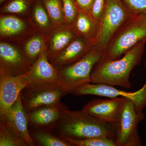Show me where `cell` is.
Returning a JSON list of instances; mask_svg holds the SVG:
<instances>
[{
	"label": "cell",
	"mask_w": 146,
	"mask_h": 146,
	"mask_svg": "<svg viewBox=\"0 0 146 146\" xmlns=\"http://www.w3.org/2000/svg\"><path fill=\"white\" fill-rule=\"evenodd\" d=\"M146 42V40L139 42L117 59L100 60L91 73V83L130 89L131 73L141 62Z\"/></svg>",
	"instance_id": "obj_1"
},
{
	"label": "cell",
	"mask_w": 146,
	"mask_h": 146,
	"mask_svg": "<svg viewBox=\"0 0 146 146\" xmlns=\"http://www.w3.org/2000/svg\"><path fill=\"white\" fill-rule=\"evenodd\" d=\"M51 131H55L56 136L66 141L94 137H105L115 141L116 125L98 121L82 110H68Z\"/></svg>",
	"instance_id": "obj_2"
},
{
	"label": "cell",
	"mask_w": 146,
	"mask_h": 146,
	"mask_svg": "<svg viewBox=\"0 0 146 146\" xmlns=\"http://www.w3.org/2000/svg\"><path fill=\"white\" fill-rule=\"evenodd\" d=\"M143 40H146V14L131 15L110 39L101 60L119 58Z\"/></svg>",
	"instance_id": "obj_3"
},
{
	"label": "cell",
	"mask_w": 146,
	"mask_h": 146,
	"mask_svg": "<svg viewBox=\"0 0 146 146\" xmlns=\"http://www.w3.org/2000/svg\"><path fill=\"white\" fill-rule=\"evenodd\" d=\"M104 54L102 49L94 46L78 60L58 69L59 84L66 94H71L78 87L91 83L92 71Z\"/></svg>",
	"instance_id": "obj_4"
},
{
	"label": "cell",
	"mask_w": 146,
	"mask_h": 146,
	"mask_svg": "<svg viewBox=\"0 0 146 146\" xmlns=\"http://www.w3.org/2000/svg\"><path fill=\"white\" fill-rule=\"evenodd\" d=\"M121 0H106L95 46L105 50L115 33L131 16Z\"/></svg>",
	"instance_id": "obj_5"
},
{
	"label": "cell",
	"mask_w": 146,
	"mask_h": 146,
	"mask_svg": "<svg viewBox=\"0 0 146 146\" xmlns=\"http://www.w3.org/2000/svg\"><path fill=\"white\" fill-rule=\"evenodd\" d=\"M144 117V114H137L133 102L126 99L116 123V146L142 145L141 138L138 133V125Z\"/></svg>",
	"instance_id": "obj_6"
},
{
	"label": "cell",
	"mask_w": 146,
	"mask_h": 146,
	"mask_svg": "<svg viewBox=\"0 0 146 146\" xmlns=\"http://www.w3.org/2000/svg\"><path fill=\"white\" fill-rule=\"evenodd\" d=\"M66 95L60 84H28L21 93L23 106L27 112L38 108L56 104Z\"/></svg>",
	"instance_id": "obj_7"
},
{
	"label": "cell",
	"mask_w": 146,
	"mask_h": 146,
	"mask_svg": "<svg viewBox=\"0 0 146 146\" xmlns=\"http://www.w3.org/2000/svg\"><path fill=\"white\" fill-rule=\"evenodd\" d=\"M146 69V62L145 63ZM76 96L93 95L109 98L123 97L133 102L137 114H143V110L146 106V82L142 88L135 92H128L115 88L114 86L89 83L82 85L72 92Z\"/></svg>",
	"instance_id": "obj_8"
},
{
	"label": "cell",
	"mask_w": 146,
	"mask_h": 146,
	"mask_svg": "<svg viewBox=\"0 0 146 146\" xmlns=\"http://www.w3.org/2000/svg\"><path fill=\"white\" fill-rule=\"evenodd\" d=\"M28 84L25 74L11 76L0 73V126L5 125L12 106Z\"/></svg>",
	"instance_id": "obj_9"
},
{
	"label": "cell",
	"mask_w": 146,
	"mask_h": 146,
	"mask_svg": "<svg viewBox=\"0 0 146 146\" xmlns=\"http://www.w3.org/2000/svg\"><path fill=\"white\" fill-rule=\"evenodd\" d=\"M32 65L24 51L5 42L0 43V73L11 76L23 75Z\"/></svg>",
	"instance_id": "obj_10"
},
{
	"label": "cell",
	"mask_w": 146,
	"mask_h": 146,
	"mask_svg": "<svg viewBox=\"0 0 146 146\" xmlns=\"http://www.w3.org/2000/svg\"><path fill=\"white\" fill-rule=\"evenodd\" d=\"M110 98L92 100L84 106L82 110L87 115L98 121L116 123L126 98L123 97Z\"/></svg>",
	"instance_id": "obj_11"
},
{
	"label": "cell",
	"mask_w": 146,
	"mask_h": 146,
	"mask_svg": "<svg viewBox=\"0 0 146 146\" xmlns=\"http://www.w3.org/2000/svg\"><path fill=\"white\" fill-rule=\"evenodd\" d=\"M68 110V106L61 102L38 108L27 112L29 126L51 131Z\"/></svg>",
	"instance_id": "obj_12"
},
{
	"label": "cell",
	"mask_w": 146,
	"mask_h": 146,
	"mask_svg": "<svg viewBox=\"0 0 146 146\" xmlns=\"http://www.w3.org/2000/svg\"><path fill=\"white\" fill-rule=\"evenodd\" d=\"M25 75L29 84H59V70L50 62L46 46L30 70Z\"/></svg>",
	"instance_id": "obj_13"
},
{
	"label": "cell",
	"mask_w": 146,
	"mask_h": 146,
	"mask_svg": "<svg viewBox=\"0 0 146 146\" xmlns=\"http://www.w3.org/2000/svg\"><path fill=\"white\" fill-rule=\"evenodd\" d=\"M5 126L13 134L26 141L29 146H35L29 131L27 113L23 106L21 94L9 112Z\"/></svg>",
	"instance_id": "obj_14"
},
{
	"label": "cell",
	"mask_w": 146,
	"mask_h": 146,
	"mask_svg": "<svg viewBox=\"0 0 146 146\" xmlns=\"http://www.w3.org/2000/svg\"><path fill=\"white\" fill-rule=\"evenodd\" d=\"M94 46V43L89 40L77 36L63 51L49 60L59 69L78 60Z\"/></svg>",
	"instance_id": "obj_15"
},
{
	"label": "cell",
	"mask_w": 146,
	"mask_h": 146,
	"mask_svg": "<svg viewBox=\"0 0 146 146\" xmlns=\"http://www.w3.org/2000/svg\"><path fill=\"white\" fill-rule=\"evenodd\" d=\"M72 27L68 25L56 26L50 34L46 51L48 59L57 55L76 37Z\"/></svg>",
	"instance_id": "obj_16"
},
{
	"label": "cell",
	"mask_w": 146,
	"mask_h": 146,
	"mask_svg": "<svg viewBox=\"0 0 146 146\" xmlns=\"http://www.w3.org/2000/svg\"><path fill=\"white\" fill-rule=\"evenodd\" d=\"M71 27L77 36L96 45L99 32V23L93 19L89 13L80 9Z\"/></svg>",
	"instance_id": "obj_17"
},
{
	"label": "cell",
	"mask_w": 146,
	"mask_h": 146,
	"mask_svg": "<svg viewBox=\"0 0 146 146\" xmlns=\"http://www.w3.org/2000/svg\"><path fill=\"white\" fill-rule=\"evenodd\" d=\"M27 25L21 18L13 16H2L0 18V35L2 38L19 36L27 29Z\"/></svg>",
	"instance_id": "obj_18"
},
{
	"label": "cell",
	"mask_w": 146,
	"mask_h": 146,
	"mask_svg": "<svg viewBox=\"0 0 146 146\" xmlns=\"http://www.w3.org/2000/svg\"><path fill=\"white\" fill-rule=\"evenodd\" d=\"M33 141L40 146H73L68 141L54 135L49 131L29 128Z\"/></svg>",
	"instance_id": "obj_19"
},
{
	"label": "cell",
	"mask_w": 146,
	"mask_h": 146,
	"mask_svg": "<svg viewBox=\"0 0 146 146\" xmlns=\"http://www.w3.org/2000/svg\"><path fill=\"white\" fill-rule=\"evenodd\" d=\"M47 39L43 35L33 36L24 46V52L32 65L38 59L42 51L46 46Z\"/></svg>",
	"instance_id": "obj_20"
},
{
	"label": "cell",
	"mask_w": 146,
	"mask_h": 146,
	"mask_svg": "<svg viewBox=\"0 0 146 146\" xmlns=\"http://www.w3.org/2000/svg\"><path fill=\"white\" fill-rule=\"evenodd\" d=\"M32 7L33 18L36 25L43 31L50 29L51 20L42 1H35Z\"/></svg>",
	"instance_id": "obj_21"
},
{
	"label": "cell",
	"mask_w": 146,
	"mask_h": 146,
	"mask_svg": "<svg viewBox=\"0 0 146 146\" xmlns=\"http://www.w3.org/2000/svg\"><path fill=\"white\" fill-rule=\"evenodd\" d=\"M42 1L54 26L65 25L61 0Z\"/></svg>",
	"instance_id": "obj_22"
},
{
	"label": "cell",
	"mask_w": 146,
	"mask_h": 146,
	"mask_svg": "<svg viewBox=\"0 0 146 146\" xmlns=\"http://www.w3.org/2000/svg\"><path fill=\"white\" fill-rule=\"evenodd\" d=\"M34 0H9L1 9L3 13L21 14L27 12L33 5Z\"/></svg>",
	"instance_id": "obj_23"
},
{
	"label": "cell",
	"mask_w": 146,
	"mask_h": 146,
	"mask_svg": "<svg viewBox=\"0 0 146 146\" xmlns=\"http://www.w3.org/2000/svg\"><path fill=\"white\" fill-rule=\"evenodd\" d=\"M73 146H117L115 140L105 137H94L84 139H68Z\"/></svg>",
	"instance_id": "obj_24"
},
{
	"label": "cell",
	"mask_w": 146,
	"mask_h": 146,
	"mask_svg": "<svg viewBox=\"0 0 146 146\" xmlns=\"http://www.w3.org/2000/svg\"><path fill=\"white\" fill-rule=\"evenodd\" d=\"M0 146H29L26 141L7 129L0 126Z\"/></svg>",
	"instance_id": "obj_25"
},
{
	"label": "cell",
	"mask_w": 146,
	"mask_h": 146,
	"mask_svg": "<svg viewBox=\"0 0 146 146\" xmlns=\"http://www.w3.org/2000/svg\"><path fill=\"white\" fill-rule=\"evenodd\" d=\"M61 2L65 24L71 27L77 17L80 9L76 0H61Z\"/></svg>",
	"instance_id": "obj_26"
},
{
	"label": "cell",
	"mask_w": 146,
	"mask_h": 146,
	"mask_svg": "<svg viewBox=\"0 0 146 146\" xmlns=\"http://www.w3.org/2000/svg\"><path fill=\"white\" fill-rule=\"evenodd\" d=\"M131 14H146V0H121Z\"/></svg>",
	"instance_id": "obj_27"
},
{
	"label": "cell",
	"mask_w": 146,
	"mask_h": 146,
	"mask_svg": "<svg viewBox=\"0 0 146 146\" xmlns=\"http://www.w3.org/2000/svg\"><path fill=\"white\" fill-rule=\"evenodd\" d=\"M106 0H95L89 11V14L95 21L99 23L104 11Z\"/></svg>",
	"instance_id": "obj_28"
},
{
	"label": "cell",
	"mask_w": 146,
	"mask_h": 146,
	"mask_svg": "<svg viewBox=\"0 0 146 146\" xmlns=\"http://www.w3.org/2000/svg\"><path fill=\"white\" fill-rule=\"evenodd\" d=\"M95 0H76L79 7L81 10L89 13Z\"/></svg>",
	"instance_id": "obj_29"
},
{
	"label": "cell",
	"mask_w": 146,
	"mask_h": 146,
	"mask_svg": "<svg viewBox=\"0 0 146 146\" xmlns=\"http://www.w3.org/2000/svg\"><path fill=\"white\" fill-rule=\"evenodd\" d=\"M7 1H8V0H0V4H1V5L2 4Z\"/></svg>",
	"instance_id": "obj_30"
},
{
	"label": "cell",
	"mask_w": 146,
	"mask_h": 146,
	"mask_svg": "<svg viewBox=\"0 0 146 146\" xmlns=\"http://www.w3.org/2000/svg\"><path fill=\"white\" fill-rule=\"evenodd\" d=\"M35 1H39V0H34ZM41 1H42V0H41Z\"/></svg>",
	"instance_id": "obj_31"
}]
</instances>
